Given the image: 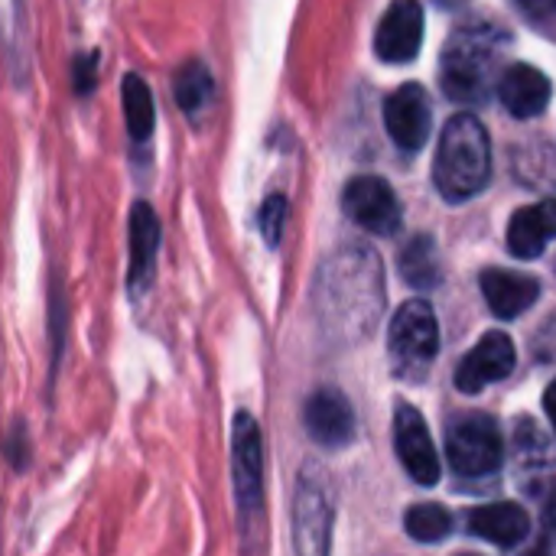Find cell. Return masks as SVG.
<instances>
[{"instance_id":"obj_14","label":"cell","mask_w":556,"mask_h":556,"mask_svg":"<svg viewBox=\"0 0 556 556\" xmlns=\"http://www.w3.org/2000/svg\"><path fill=\"white\" fill-rule=\"evenodd\" d=\"M489 65L492 55L482 49V39H476V46H466L463 39L450 46L446 62H443V85L450 98L459 101H482L485 98V85H489Z\"/></svg>"},{"instance_id":"obj_6","label":"cell","mask_w":556,"mask_h":556,"mask_svg":"<svg viewBox=\"0 0 556 556\" xmlns=\"http://www.w3.org/2000/svg\"><path fill=\"white\" fill-rule=\"evenodd\" d=\"M332 531V498L326 476L316 466H306L296 485L293 502V534L300 554H326Z\"/></svg>"},{"instance_id":"obj_1","label":"cell","mask_w":556,"mask_h":556,"mask_svg":"<svg viewBox=\"0 0 556 556\" xmlns=\"http://www.w3.org/2000/svg\"><path fill=\"white\" fill-rule=\"evenodd\" d=\"M313 306L323 329L339 339H358L381 313V264L362 248L332 254L316 277Z\"/></svg>"},{"instance_id":"obj_16","label":"cell","mask_w":556,"mask_h":556,"mask_svg":"<svg viewBox=\"0 0 556 556\" xmlns=\"http://www.w3.org/2000/svg\"><path fill=\"white\" fill-rule=\"evenodd\" d=\"M469 531L495 547H518L531 534V518L525 508L498 502V505H482L469 515Z\"/></svg>"},{"instance_id":"obj_18","label":"cell","mask_w":556,"mask_h":556,"mask_svg":"<svg viewBox=\"0 0 556 556\" xmlns=\"http://www.w3.org/2000/svg\"><path fill=\"white\" fill-rule=\"evenodd\" d=\"M482 293H485L495 316L515 319V316H521L525 309H531L538 303L541 283L534 277L511 274V270H485L482 274Z\"/></svg>"},{"instance_id":"obj_2","label":"cell","mask_w":556,"mask_h":556,"mask_svg":"<svg viewBox=\"0 0 556 556\" xmlns=\"http://www.w3.org/2000/svg\"><path fill=\"white\" fill-rule=\"evenodd\" d=\"M492 176V143L485 127L472 114H456L443 127L437 147L433 179L446 202H466L489 186Z\"/></svg>"},{"instance_id":"obj_26","label":"cell","mask_w":556,"mask_h":556,"mask_svg":"<svg viewBox=\"0 0 556 556\" xmlns=\"http://www.w3.org/2000/svg\"><path fill=\"white\" fill-rule=\"evenodd\" d=\"M544 410H547V417H551V424H554L556 430V381L547 388V394H544Z\"/></svg>"},{"instance_id":"obj_20","label":"cell","mask_w":556,"mask_h":556,"mask_svg":"<svg viewBox=\"0 0 556 556\" xmlns=\"http://www.w3.org/2000/svg\"><path fill=\"white\" fill-rule=\"evenodd\" d=\"M397 264H401V277H404L410 287H417V290H430V287H437L440 277H443V274H440L443 264H440L437 241L427 238V235L410 238V244H404Z\"/></svg>"},{"instance_id":"obj_15","label":"cell","mask_w":556,"mask_h":556,"mask_svg":"<svg viewBox=\"0 0 556 556\" xmlns=\"http://www.w3.org/2000/svg\"><path fill=\"white\" fill-rule=\"evenodd\" d=\"M551 94H554L551 78L541 68L525 65V62L505 68V75L498 81V98L508 108V114H515V117H538V114H544L547 104H551Z\"/></svg>"},{"instance_id":"obj_8","label":"cell","mask_w":556,"mask_h":556,"mask_svg":"<svg viewBox=\"0 0 556 556\" xmlns=\"http://www.w3.org/2000/svg\"><path fill=\"white\" fill-rule=\"evenodd\" d=\"M394 446H397V459L407 469V476L417 485H437L440 482V459L430 440V430L420 417L417 407L401 404L394 410Z\"/></svg>"},{"instance_id":"obj_27","label":"cell","mask_w":556,"mask_h":556,"mask_svg":"<svg viewBox=\"0 0 556 556\" xmlns=\"http://www.w3.org/2000/svg\"><path fill=\"white\" fill-rule=\"evenodd\" d=\"M544 528H547V531L556 538V495L547 502V505H544Z\"/></svg>"},{"instance_id":"obj_13","label":"cell","mask_w":556,"mask_h":556,"mask_svg":"<svg viewBox=\"0 0 556 556\" xmlns=\"http://www.w3.org/2000/svg\"><path fill=\"white\" fill-rule=\"evenodd\" d=\"M160 241L163 228L150 202H134L130 205V270H127V290L143 293L153 283L156 257H160Z\"/></svg>"},{"instance_id":"obj_25","label":"cell","mask_w":556,"mask_h":556,"mask_svg":"<svg viewBox=\"0 0 556 556\" xmlns=\"http://www.w3.org/2000/svg\"><path fill=\"white\" fill-rule=\"evenodd\" d=\"M23 440H26V430L16 424V427L10 430V459H13V466H16V469H23V466L29 463V453H26V446H29V443H23Z\"/></svg>"},{"instance_id":"obj_23","label":"cell","mask_w":556,"mask_h":556,"mask_svg":"<svg viewBox=\"0 0 556 556\" xmlns=\"http://www.w3.org/2000/svg\"><path fill=\"white\" fill-rule=\"evenodd\" d=\"M287 212H290V202H287L283 195H270V199L261 205V218H257V225H261V235H264V241H267L270 248H277V244H280V238H283Z\"/></svg>"},{"instance_id":"obj_21","label":"cell","mask_w":556,"mask_h":556,"mask_svg":"<svg viewBox=\"0 0 556 556\" xmlns=\"http://www.w3.org/2000/svg\"><path fill=\"white\" fill-rule=\"evenodd\" d=\"M212 88H215L212 72H208V65L199 62V59L186 62V65L173 75V98H176V104H179L186 114H192V117L208 104Z\"/></svg>"},{"instance_id":"obj_28","label":"cell","mask_w":556,"mask_h":556,"mask_svg":"<svg viewBox=\"0 0 556 556\" xmlns=\"http://www.w3.org/2000/svg\"><path fill=\"white\" fill-rule=\"evenodd\" d=\"M534 13H556V0H521Z\"/></svg>"},{"instance_id":"obj_12","label":"cell","mask_w":556,"mask_h":556,"mask_svg":"<svg viewBox=\"0 0 556 556\" xmlns=\"http://www.w3.org/2000/svg\"><path fill=\"white\" fill-rule=\"evenodd\" d=\"M511 368H515V342L505 332H489L463 358V365L456 371V388L466 394H479L482 388L508 378Z\"/></svg>"},{"instance_id":"obj_9","label":"cell","mask_w":556,"mask_h":556,"mask_svg":"<svg viewBox=\"0 0 556 556\" xmlns=\"http://www.w3.org/2000/svg\"><path fill=\"white\" fill-rule=\"evenodd\" d=\"M303 424L306 433L326 450H342L355 440V410L349 397L336 388H319L309 394L303 407Z\"/></svg>"},{"instance_id":"obj_3","label":"cell","mask_w":556,"mask_h":556,"mask_svg":"<svg viewBox=\"0 0 556 556\" xmlns=\"http://www.w3.org/2000/svg\"><path fill=\"white\" fill-rule=\"evenodd\" d=\"M231 479H235V502L241 525L251 528L261 518L264 505V437L257 420L241 410L231 430Z\"/></svg>"},{"instance_id":"obj_10","label":"cell","mask_w":556,"mask_h":556,"mask_svg":"<svg viewBox=\"0 0 556 556\" xmlns=\"http://www.w3.org/2000/svg\"><path fill=\"white\" fill-rule=\"evenodd\" d=\"M430 98L417 81L397 88L384 101V127L401 150H420L430 140Z\"/></svg>"},{"instance_id":"obj_17","label":"cell","mask_w":556,"mask_h":556,"mask_svg":"<svg viewBox=\"0 0 556 556\" xmlns=\"http://www.w3.org/2000/svg\"><path fill=\"white\" fill-rule=\"evenodd\" d=\"M551 238H556V199L538 202V205H528V208H521V212L511 218L508 248H511L515 257L534 261L538 254H544V248H547Z\"/></svg>"},{"instance_id":"obj_24","label":"cell","mask_w":556,"mask_h":556,"mask_svg":"<svg viewBox=\"0 0 556 556\" xmlns=\"http://www.w3.org/2000/svg\"><path fill=\"white\" fill-rule=\"evenodd\" d=\"M75 78V91L78 94H91V88H94V52H88V55H81V59H75V72H72Z\"/></svg>"},{"instance_id":"obj_19","label":"cell","mask_w":556,"mask_h":556,"mask_svg":"<svg viewBox=\"0 0 556 556\" xmlns=\"http://www.w3.org/2000/svg\"><path fill=\"white\" fill-rule=\"evenodd\" d=\"M121 104H124V121H127V134L137 143H147L153 137L156 127V108H153V94L147 88V81L140 75H124L121 81Z\"/></svg>"},{"instance_id":"obj_11","label":"cell","mask_w":556,"mask_h":556,"mask_svg":"<svg viewBox=\"0 0 556 556\" xmlns=\"http://www.w3.org/2000/svg\"><path fill=\"white\" fill-rule=\"evenodd\" d=\"M424 46V7L417 0H394L388 13L378 23L375 33V52L397 65L410 62Z\"/></svg>"},{"instance_id":"obj_7","label":"cell","mask_w":556,"mask_h":556,"mask_svg":"<svg viewBox=\"0 0 556 556\" xmlns=\"http://www.w3.org/2000/svg\"><path fill=\"white\" fill-rule=\"evenodd\" d=\"M345 215L371 235H397L401 228V205L394 189L381 176H355L342 192Z\"/></svg>"},{"instance_id":"obj_5","label":"cell","mask_w":556,"mask_h":556,"mask_svg":"<svg viewBox=\"0 0 556 556\" xmlns=\"http://www.w3.org/2000/svg\"><path fill=\"white\" fill-rule=\"evenodd\" d=\"M388 349H391L394 371L401 378L417 375L433 365L437 349H440V329H437L433 309L424 300H410L397 309L391 332H388Z\"/></svg>"},{"instance_id":"obj_4","label":"cell","mask_w":556,"mask_h":556,"mask_svg":"<svg viewBox=\"0 0 556 556\" xmlns=\"http://www.w3.org/2000/svg\"><path fill=\"white\" fill-rule=\"evenodd\" d=\"M446 456L450 466L466 479L492 476L505 463V440L492 417L466 414L446 433Z\"/></svg>"},{"instance_id":"obj_22","label":"cell","mask_w":556,"mask_h":556,"mask_svg":"<svg viewBox=\"0 0 556 556\" xmlns=\"http://www.w3.org/2000/svg\"><path fill=\"white\" fill-rule=\"evenodd\" d=\"M407 534L420 544H437L443 538H450L453 531V518L443 505H414L404 518Z\"/></svg>"}]
</instances>
